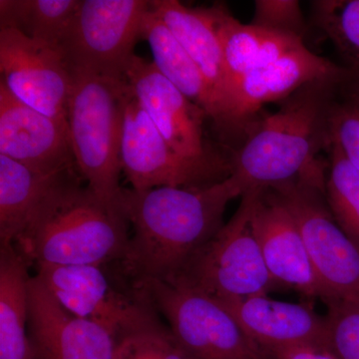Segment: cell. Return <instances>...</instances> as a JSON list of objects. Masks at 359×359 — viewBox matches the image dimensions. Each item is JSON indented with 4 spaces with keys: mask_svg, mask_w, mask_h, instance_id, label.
<instances>
[{
    "mask_svg": "<svg viewBox=\"0 0 359 359\" xmlns=\"http://www.w3.org/2000/svg\"><path fill=\"white\" fill-rule=\"evenodd\" d=\"M231 177L201 188L123 189L121 207L133 236L121 259L132 282H171L222 228L226 205L242 197Z\"/></svg>",
    "mask_w": 359,
    "mask_h": 359,
    "instance_id": "6da1fadb",
    "label": "cell"
},
{
    "mask_svg": "<svg viewBox=\"0 0 359 359\" xmlns=\"http://www.w3.org/2000/svg\"><path fill=\"white\" fill-rule=\"evenodd\" d=\"M79 177L77 170L59 176L33 209L14 244L28 264L121 262L128 219L122 207L97 197Z\"/></svg>",
    "mask_w": 359,
    "mask_h": 359,
    "instance_id": "7a4b0ae2",
    "label": "cell"
},
{
    "mask_svg": "<svg viewBox=\"0 0 359 359\" xmlns=\"http://www.w3.org/2000/svg\"><path fill=\"white\" fill-rule=\"evenodd\" d=\"M346 79L304 85L276 112L259 118L231 159V177L243 195L325 174L318 155L330 141V109Z\"/></svg>",
    "mask_w": 359,
    "mask_h": 359,
    "instance_id": "3957f363",
    "label": "cell"
},
{
    "mask_svg": "<svg viewBox=\"0 0 359 359\" xmlns=\"http://www.w3.org/2000/svg\"><path fill=\"white\" fill-rule=\"evenodd\" d=\"M126 80L73 74L68 104L71 150L78 174L97 197L121 207V135Z\"/></svg>",
    "mask_w": 359,
    "mask_h": 359,
    "instance_id": "277c9868",
    "label": "cell"
},
{
    "mask_svg": "<svg viewBox=\"0 0 359 359\" xmlns=\"http://www.w3.org/2000/svg\"><path fill=\"white\" fill-rule=\"evenodd\" d=\"M132 287L166 318L179 344L196 358H271L214 297L181 283L152 278L134 280Z\"/></svg>",
    "mask_w": 359,
    "mask_h": 359,
    "instance_id": "5b68a950",
    "label": "cell"
},
{
    "mask_svg": "<svg viewBox=\"0 0 359 359\" xmlns=\"http://www.w3.org/2000/svg\"><path fill=\"white\" fill-rule=\"evenodd\" d=\"M257 189L242 196L240 207L187 263L171 282L192 287L214 299L268 294L276 285L252 231Z\"/></svg>",
    "mask_w": 359,
    "mask_h": 359,
    "instance_id": "8992f818",
    "label": "cell"
},
{
    "mask_svg": "<svg viewBox=\"0 0 359 359\" xmlns=\"http://www.w3.org/2000/svg\"><path fill=\"white\" fill-rule=\"evenodd\" d=\"M147 0H81L60 43L72 74L126 80Z\"/></svg>",
    "mask_w": 359,
    "mask_h": 359,
    "instance_id": "52a82bcc",
    "label": "cell"
},
{
    "mask_svg": "<svg viewBox=\"0 0 359 359\" xmlns=\"http://www.w3.org/2000/svg\"><path fill=\"white\" fill-rule=\"evenodd\" d=\"M273 189L297 222L327 304L359 302V247L340 229L325 199V179L299 178Z\"/></svg>",
    "mask_w": 359,
    "mask_h": 359,
    "instance_id": "ba28073f",
    "label": "cell"
},
{
    "mask_svg": "<svg viewBox=\"0 0 359 359\" xmlns=\"http://www.w3.org/2000/svg\"><path fill=\"white\" fill-rule=\"evenodd\" d=\"M120 158L122 172L135 191L158 187L201 188L231 175V165L205 164L179 155L142 108L128 82L123 100Z\"/></svg>",
    "mask_w": 359,
    "mask_h": 359,
    "instance_id": "9c48e42d",
    "label": "cell"
},
{
    "mask_svg": "<svg viewBox=\"0 0 359 359\" xmlns=\"http://www.w3.org/2000/svg\"><path fill=\"white\" fill-rule=\"evenodd\" d=\"M351 71L316 55L306 46L295 49L243 78L226 97L215 129L228 143L245 140L266 104L282 102L313 82L346 79Z\"/></svg>",
    "mask_w": 359,
    "mask_h": 359,
    "instance_id": "30bf717a",
    "label": "cell"
},
{
    "mask_svg": "<svg viewBox=\"0 0 359 359\" xmlns=\"http://www.w3.org/2000/svg\"><path fill=\"white\" fill-rule=\"evenodd\" d=\"M37 276L63 308L78 318L99 323L119 339L157 320L138 292L116 290L102 266L36 264Z\"/></svg>",
    "mask_w": 359,
    "mask_h": 359,
    "instance_id": "8fae6325",
    "label": "cell"
},
{
    "mask_svg": "<svg viewBox=\"0 0 359 359\" xmlns=\"http://www.w3.org/2000/svg\"><path fill=\"white\" fill-rule=\"evenodd\" d=\"M1 80L16 98L35 110L67 121L73 74L57 46L0 28Z\"/></svg>",
    "mask_w": 359,
    "mask_h": 359,
    "instance_id": "7c38bea8",
    "label": "cell"
},
{
    "mask_svg": "<svg viewBox=\"0 0 359 359\" xmlns=\"http://www.w3.org/2000/svg\"><path fill=\"white\" fill-rule=\"evenodd\" d=\"M125 79L161 135L179 155L205 164L231 165V160L224 159L208 145L204 131L205 119H209L207 113L163 76L154 63L135 54Z\"/></svg>",
    "mask_w": 359,
    "mask_h": 359,
    "instance_id": "4fadbf2b",
    "label": "cell"
},
{
    "mask_svg": "<svg viewBox=\"0 0 359 359\" xmlns=\"http://www.w3.org/2000/svg\"><path fill=\"white\" fill-rule=\"evenodd\" d=\"M27 334L33 359H115L114 335L69 313L37 276L28 283Z\"/></svg>",
    "mask_w": 359,
    "mask_h": 359,
    "instance_id": "5bb4252c",
    "label": "cell"
},
{
    "mask_svg": "<svg viewBox=\"0 0 359 359\" xmlns=\"http://www.w3.org/2000/svg\"><path fill=\"white\" fill-rule=\"evenodd\" d=\"M250 224L276 285L327 304V292L314 271L297 222L273 189H257Z\"/></svg>",
    "mask_w": 359,
    "mask_h": 359,
    "instance_id": "9a60e30c",
    "label": "cell"
},
{
    "mask_svg": "<svg viewBox=\"0 0 359 359\" xmlns=\"http://www.w3.org/2000/svg\"><path fill=\"white\" fill-rule=\"evenodd\" d=\"M0 155L46 175L75 170L68 122L26 105L0 81Z\"/></svg>",
    "mask_w": 359,
    "mask_h": 359,
    "instance_id": "2e32d148",
    "label": "cell"
},
{
    "mask_svg": "<svg viewBox=\"0 0 359 359\" xmlns=\"http://www.w3.org/2000/svg\"><path fill=\"white\" fill-rule=\"evenodd\" d=\"M215 299L268 354L282 347L330 346L327 316H320L309 304L276 301L268 294Z\"/></svg>",
    "mask_w": 359,
    "mask_h": 359,
    "instance_id": "e0dca14e",
    "label": "cell"
},
{
    "mask_svg": "<svg viewBox=\"0 0 359 359\" xmlns=\"http://www.w3.org/2000/svg\"><path fill=\"white\" fill-rule=\"evenodd\" d=\"M208 11L223 49L224 97L222 109L231 90L243 78L285 54L306 46L304 39L299 37L243 25L224 4H214L208 7Z\"/></svg>",
    "mask_w": 359,
    "mask_h": 359,
    "instance_id": "ac0fdd59",
    "label": "cell"
},
{
    "mask_svg": "<svg viewBox=\"0 0 359 359\" xmlns=\"http://www.w3.org/2000/svg\"><path fill=\"white\" fill-rule=\"evenodd\" d=\"M151 4L207 80L216 105L212 123L216 126L224 97V55L208 7L190 8L176 0H152Z\"/></svg>",
    "mask_w": 359,
    "mask_h": 359,
    "instance_id": "d6986e66",
    "label": "cell"
},
{
    "mask_svg": "<svg viewBox=\"0 0 359 359\" xmlns=\"http://www.w3.org/2000/svg\"><path fill=\"white\" fill-rule=\"evenodd\" d=\"M28 263L15 245H0V359H33L28 339Z\"/></svg>",
    "mask_w": 359,
    "mask_h": 359,
    "instance_id": "ffe728a7",
    "label": "cell"
},
{
    "mask_svg": "<svg viewBox=\"0 0 359 359\" xmlns=\"http://www.w3.org/2000/svg\"><path fill=\"white\" fill-rule=\"evenodd\" d=\"M142 39L148 42L152 51V62L161 74L200 106L214 123L216 105L207 80L183 45L153 11L152 4L144 18Z\"/></svg>",
    "mask_w": 359,
    "mask_h": 359,
    "instance_id": "44dd1931",
    "label": "cell"
},
{
    "mask_svg": "<svg viewBox=\"0 0 359 359\" xmlns=\"http://www.w3.org/2000/svg\"><path fill=\"white\" fill-rule=\"evenodd\" d=\"M62 174L39 173L6 156L0 155L1 245L15 244L35 205Z\"/></svg>",
    "mask_w": 359,
    "mask_h": 359,
    "instance_id": "7402d4cb",
    "label": "cell"
},
{
    "mask_svg": "<svg viewBox=\"0 0 359 359\" xmlns=\"http://www.w3.org/2000/svg\"><path fill=\"white\" fill-rule=\"evenodd\" d=\"M81 0H0V28L60 46ZM60 48V47H59Z\"/></svg>",
    "mask_w": 359,
    "mask_h": 359,
    "instance_id": "603a6c76",
    "label": "cell"
},
{
    "mask_svg": "<svg viewBox=\"0 0 359 359\" xmlns=\"http://www.w3.org/2000/svg\"><path fill=\"white\" fill-rule=\"evenodd\" d=\"M325 199L332 216L347 237L359 247V171L339 146L328 141Z\"/></svg>",
    "mask_w": 359,
    "mask_h": 359,
    "instance_id": "cb8c5ba5",
    "label": "cell"
},
{
    "mask_svg": "<svg viewBox=\"0 0 359 359\" xmlns=\"http://www.w3.org/2000/svg\"><path fill=\"white\" fill-rule=\"evenodd\" d=\"M314 25L334 43L347 67L359 69V0L311 2Z\"/></svg>",
    "mask_w": 359,
    "mask_h": 359,
    "instance_id": "d4e9b609",
    "label": "cell"
},
{
    "mask_svg": "<svg viewBox=\"0 0 359 359\" xmlns=\"http://www.w3.org/2000/svg\"><path fill=\"white\" fill-rule=\"evenodd\" d=\"M115 359H199L155 320L117 340Z\"/></svg>",
    "mask_w": 359,
    "mask_h": 359,
    "instance_id": "484cf974",
    "label": "cell"
},
{
    "mask_svg": "<svg viewBox=\"0 0 359 359\" xmlns=\"http://www.w3.org/2000/svg\"><path fill=\"white\" fill-rule=\"evenodd\" d=\"M330 139L359 171V100L340 86L330 113Z\"/></svg>",
    "mask_w": 359,
    "mask_h": 359,
    "instance_id": "4316f807",
    "label": "cell"
},
{
    "mask_svg": "<svg viewBox=\"0 0 359 359\" xmlns=\"http://www.w3.org/2000/svg\"><path fill=\"white\" fill-rule=\"evenodd\" d=\"M330 346L340 359H359V302L327 304Z\"/></svg>",
    "mask_w": 359,
    "mask_h": 359,
    "instance_id": "83f0119b",
    "label": "cell"
},
{
    "mask_svg": "<svg viewBox=\"0 0 359 359\" xmlns=\"http://www.w3.org/2000/svg\"><path fill=\"white\" fill-rule=\"evenodd\" d=\"M250 25L304 39L308 25L297 0H257Z\"/></svg>",
    "mask_w": 359,
    "mask_h": 359,
    "instance_id": "f1b7e54d",
    "label": "cell"
},
{
    "mask_svg": "<svg viewBox=\"0 0 359 359\" xmlns=\"http://www.w3.org/2000/svg\"><path fill=\"white\" fill-rule=\"evenodd\" d=\"M269 355L273 359H340L330 346L318 344L282 347L269 351Z\"/></svg>",
    "mask_w": 359,
    "mask_h": 359,
    "instance_id": "f546056e",
    "label": "cell"
},
{
    "mask_svg": "<svg viewBox=\"0 0 359 359\" xmlns=\"http://www.w3.org/2000/svg\"><path fill=\"white\" fill-rule=\"evenodd\" d=\"M340 90L359 100V69H351L346 81L340 85Z\"/></svg>",
    "mask_w": 359,
    "mask_h": 359,
    "instance_id": "4dcf8cb0",
    "label": "cell"
}]
</instances>
